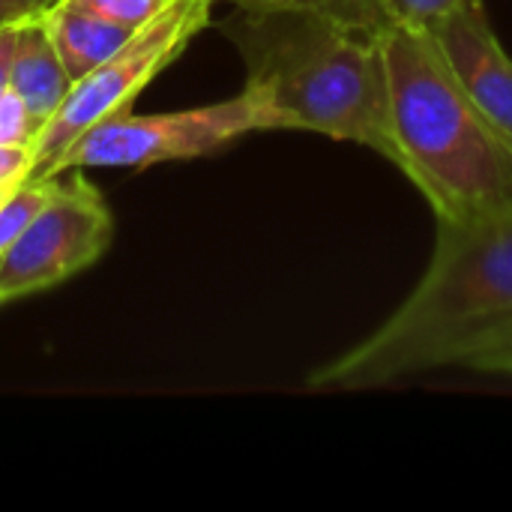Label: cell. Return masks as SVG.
<instances>
[{
  "label": "cell",
  "mask_w": 512,
  "mask_h": 512,
  "mask_svg": "<svg viewBox=\"0 0 512 512\" xmlns=\"http://www.w3.org/2000/svg\"><path fill=\"white\" fill-rule=\"evenodd\" d=\"M512 348V207L438 219L411 297L360 345L309 375L315 390H378Z\"/></svg>",
  "instance_id": "6da1fadb"
},
{
  "label": "cell",
  "mask_w": 512,
  "mask_h": 512,
  "mask_svg": "<svg viewBox=\"0 0 512 512\" xmlns=\"http://www.w3.org/2000/svg\"><path fill=\"white\" fill-rule=\"evenodd\" d=\"M222 33L243 57L246 87L258 90L288 129L363 144L405 174L381 36L315 12L246 6H234Z\"/></svg>",
  "instance_id": "7a4b0ae2"
},
{
  "label": "cell",
  "mask_w": 512,
  "mask_h": 512,
  "mask_svg": "<svg viewBox=\"0 0 512 512\" xmlns=\"http://www.w3.org/2000/svg\"><path fill=\"white\" fill-rule=\"evenodd\" d=\"M405 177L435 219L512 207V141L480 111L429 30L381 36Z\"/></svg>",
  "instance_id": "3957f363"
},
{
  "label": "cell",
  "mask_w": 512,
  "mask_h": 512,
  "mask_svg": "<svg viewBox=\"0 0 512 512\" xmlns=\"http://www.w3.org/2000/svg\"><path fill=\"white\" fill-rule=\"evenodd\" d=\"M288 129L285 117L252 87L237 96L168 114H114L87 129L39 177H57L78 168H135L186 162L210 156L249 132Z\"/></svg>",
  "instance_id": "277c9868"
},
{
  "label": "cell",
  "mask_w": 512,
  "mask_h": 512,
  "mask_svg": "<svg viewBox=\"0 0 512 512\" xmlns=\"http://www.w3.org/2000/svg\"><path fill=\"white\" fill-rule=\"evenodd\" d=\"M216 0H171L147 24H141L105 63L72 84L57 114L39 129L33 141V171L45 174L87 129L132 111L141 90L171 66L183 48L210 24Z\"/></svg>",
  "instance_id": "5b68a950"
},
{
  "label": "cell",
  "mask_w": 512,
  "mask_h": 512,
  "mask_svg": "<svg viewBox=\"0 0 512 512\" xmlns=\"http://www.w3.org/2000/svg\"><path fill=\"white\" fill-rule=\"evenodd\" d=\"M114 219L99 189L63 171L51 198L0 255V297L18 300L54 288L99 261L111 243Z\"/></svg>",
  "instance_id": "8992f818"
},
{
  "label": "cell",
  "mask_w": 512,
  "mask_h": 512,
  "mask_svg": "<svg viewBox=\"0 0 512 512\" xmlns=\"http://www.w3.org/2000/svg\"><path fill=\"white\" fill-rule=\"evenodd\" d=\"M429 33L468 96L512 141V57L501 48L483 0H462Z\"/></svg>",
  "instance_id": "52a82bcc"
},
{
  "label": "cell",
  "mask_w": 512,
  "mask_h": 512,
  "mask_svg": "<svg viewBox=\"0 0 512 512\" xmlns=\"http://www.w3.org/2000/svg\"><path fill=\"white\" fill-rule=\"evenodd\" d=\"M42 15H33L18 24L12 69H9V87L24 99L39 129L57 114V108L72 90V78L48 36Z\"/></svg>",
  "instance_id": "ba28073f"
},
{
  "label": "cell",
  "mask_w": 512,
  "mask_h": 512,
  "mask_svg": "<svg viewBox=\"0 0 512 512\" xmlns=\"http://www.w3.org/2000/svg\"><path fill=\"white\" fill-rule=\"evenodd\" d=\"M48 36L72 78L81 81L87 72H93L99 63H105L135 30L123 27L117 21H108L72 0H57L45 15H42Z\"/></svg>",
  "instance_id": "9c48e42d"
},
{
  "label": "cell",
  "mask_w": 512,
  "mask_h": 512,
  "mask_svg": "<svg viewBox=\"0 0 512 512\" xmlns=\"http://www.w3.org/2000/svg\"><path fill=\"white\" fill-rule=\"evenodd\" d=\"M234 6L246 9H297L315 12L336 24H345L357 33L384 36L393 21L387 12V0H231Z\"/></svg>",
  "instance_id": "30bf717a"
},
{
  "label": "cell",
  "mask_w": 512,
  "mask_h": 512,
  "mask_svg": "<svg viewBox=\"0 0 512 512\" xmlns=\"http://www.w3.org/2000/svg\"><path fill=\"white\" fill-rule=\"evenodd\" d=\"M54 177H27L0 201V255L18 240V234L33 222V216L51 198Z\"/></svg>",
  "instance_id": "8fae6325"
},
{
  "label": "cell",
  "mask_w": 512,
  "mask_h": 512,
  "mask_svg": "<svg viewBox=\"0 0 512 512\" xmlns=\"http://www.w3.org/2000/svg\"><path fill=\"white\" fill-rule=\"evenodd\" d=\"M39 135V126L33 123L24 99L6 87L0 93V144L6 147H30L33 150V141Z\"/></svg>",
  "instance_id": "7c38bea8"
},
{
  "label": "cell",
  "mask_w": 512,
  "mask_h": 512,
  "mask_svg": "<svg viewBox=\"0 0 512 512\" xmlns=\"http://www.w3.org/2000/svg\"><path fill=\"white\" fill-rule=\"evenodd\" d=\"M462 0H387V12L393 27L408 30H432L441 24Z\"/></svg>",
  "instance_id": "4fadbf2b"
},
{
  "label": "cell",
  "mask_w": 512,
  "mask_h": 512,
  "mask_svg": "<svg viewBox=\"0 0 512 512\" xmlns=\"http://www.w3.org/2000/svg\"><path fill=\"white\" fill-rule=\"evenodd\" d=\"M108 21H117L123 27H132L138 30L141 24H147L159 9H165L171 0H72Z\"/></svg>",
  "instance_id": "5bb4252c"
},
{
  "label": "cell",
  "mask_w": 512,
  "mask_h": 512,
  "mask_svg": "<svg viewBox=\"0 0 512 512\" xmlns=\"http://www.w3.org/2000/svg\"><path fill=\"white\" fill-rule=\"evenodd\" d=\"M33 171V150L30 147H6L0 144V192L15 189Z\"/></svg>",
  "instance_id": "9a60e30c"
},
{
  "label": "cell",
  "mask_w": 512,
  "mask_h": 512,
  "mask_svg": "<svg viewBox=\"0 0 512 512\" xmlns=\"http://www.w3.org/2000/svg\"><path fill=\"white\" fill-rule=\"evenodd\" d=\"M57 0H0V27L21 24L33 15H42L54 6Z\"/></svg>",
  "instance_id": "2e32d148"
},
{
  "label": "cell",
  "mask_w": 512,
  "mask_h": 512,
  "mask_svg": "<svg viewBox=\"0 0 512 512\" xmlns=\"http://www.w3.org/2000/svg\"><path fill=\"white\" fill-rule=\"evenodd\" d=\"M15 33H18V24L0 27V93H3L6 87H9V69H12Z\"/></svg>",
  "instance_id": "e0dca14e"
},
{
  "label": "cell",
  "mask_w": 512,
  "mask_h": 512,
  "mask_svg": "<svg viewBox=\"0 0 512 512\" xmlns=\"http://www.w3.org/2000/svg\"><path fill=\"white\" fill-rule=\"evenodd\" d=\"M468 369L474 372H486V375H510L512 378V348L495 351L489 357H480L477 363H471Z\"/></svg>",
  "instance_id": "ac0fdd59"
},
{
  "label": "cell",
  "mask_w": 512,
  "mask_h": 512,
  "mask_svg": "<svg viewBox=\"0 0 512 512\" xmlns=\"http://www.w3.org/2000/svg\"><path fill=\"white\" fill-rule=\"evenodd\" d=\"M6 192H12V189H6ZM6 192H0V201H3V195H6Z\"/></svg>",
  "instance_id": "d6986e66"
},
{
  "label": "cell",
  "mask_w": 512,
  "mask_h": 512,
  "mask_svg": "<svg viewBox=\"0 0 512 512\" xmlns=\"http://www.w3.org/2000/svg\"><path fill=\"white\" fill-rule=\"evenodd\" d=\"M0 303H3V297H0Z\"/></svg>",
  "instance_id": "ffe728a7"
}]
</instances>
